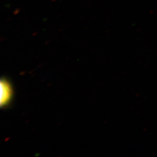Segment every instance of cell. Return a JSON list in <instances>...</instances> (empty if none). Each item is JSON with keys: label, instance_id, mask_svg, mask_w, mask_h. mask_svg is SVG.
I'll list each match as a JSON object with an SVG mask.
<instances>
[{"label": "cell", "instance_id": "1", "mask_svg": "<svg viewBox=\"0 0 157 157\" xmlns=\"http://www.w3.org/2000/svg\"><path fill=\"white\" fill-rule=\"evenodd\" d=\"M13 95V90L11 83L6 78H0V108L11 103Z\"/></svg>", "mask_w": 157, "mask_h": 157}]
</instances>
